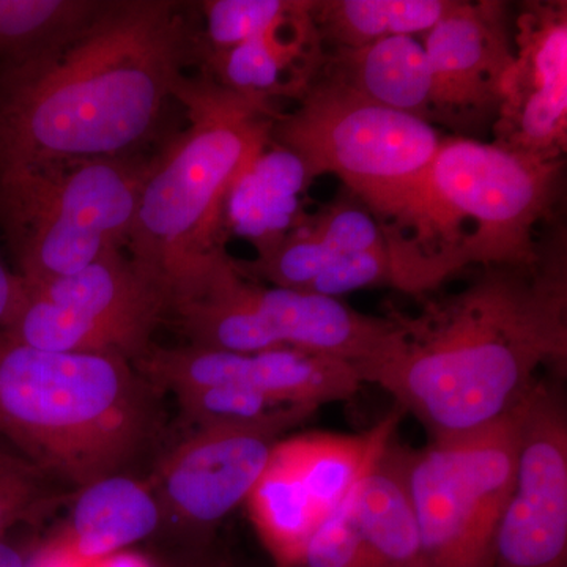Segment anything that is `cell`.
<instances>
[{
    "label": "cell",
    "instance_id": "obj_1",
    "mask_svg": "<svg viewBox=\"0 0 567 567\" xmlns=\"http://www.w3.org/2000/svg\"><path fill=\"white\" fill-rule=\"evenodd\" d=\"M532 264L484 267L458 292L395 312L401 336L364 383L385 390L431 442L476 434L522 404L543 368L567 361L565 229Z\"/></svg>",
    "mask_w": 567,
    "mask_h": 567
},
{
    "label": "cell",
    "instance_id": "obj_2",
    "mask_svg": "<svg viewBox=\"0 0 567 567\" xmlns=\"http://www.w3.org/2000/svg\"><path fill=\"white\" fill-rule=\"evenodd\" d=\"M203 59L196 3L111 0L66 47L0 71V174L133 155Z\"/></svg>",
    "mask_w": 567,
    "mask_h": 567
},
{
    "label": "cell",
    "instance_id": "obj_3",
    "mask_svg": "<svg viewBox=\"0 0 567 567\" xmlns=\"http://www.w3.org/2000/svg\"><path fill=\"white\" fill-rule=\"evenodd\" d=\"M563 173L565 159L445 136L423 171L360 200L415 246L435 289L472 265L535 262L543 248L536 226L550 218Z\"/></svg>",
    "mask_w": 567,
    "mask_h": 567
},
{
    "label": "cell",
    "instance_id": "obj_4",
    "mask_svg": "<svg viewBox=\"0 0 567 567\" xmlns=\"http://www.w3.org/2000/svg\"><path fill=\"white\" fill-rule=\"evenodd\" d=\"M174 99L185 107L189 125L153 156L125 246L134 262L166 289L171 303L224 246L227 194L270 144L279 114L227 91L204 71L182 78Z\"/></svg>",
    "mask_w": 567,
    "mask_h": 567
},
{
    "label": "cell",
    "instance_id": "obj_5",
    "mask_svg": "<svg viewBox=\"0 0 567 567\" xmlns=\"http://www.w3.org/2000/svg\"><path fill=\"white\" fill-rule=\"evenodd\" d=\"M148 386L122 354L50 352L0 330V436L81 488L140 450L153 421Z\"/></svg>",
    "mask_w": 567,
    "mask_h": 567
},
{
    "label": "cell",
    "instance_id": "obj_6",
    "mask_svg": "<svg viewBox=\"0 0 567 567\" xmlns=\"http://www.w3.org/2000/svg\"><path fill=\"white\" fill-rule=\"evenodd\" d=\"M153 158L78 159L0 174V229L25 284L125 248Z\"/></svg>",
    "mask_w": 567,
    "mask_h": 567
},
{
    "label": "cell",
    "instance_id": "obj_7",
    "mask_svg": "<svg viewBox=\"0 0 567 567\" xmlns=\"http://www.w3.org/2000/svg\"><path fill=\"white\" fill-rule=\"evenodd\" d=\"M192 346L256 353L298 349L353 364L364 375L385 361L401 334L395 312L357 311L339 298L260 286L221 249L188 297L171 306Z\"/></svg>",
    "mask_w": 567,
    "mask_h": 567
},
{
    "label": "cell",
    "instance_id": "obj_8",
    "mask_svg": "<svg viewBox=\"0 0 567 567\" xmlns=\"http://www.w3.org/2000/svg\"><path fill=\"white\" fill-rule=\"evenodd\" d=\"M522 405L476 434L406 447L421 567L486 566L516 480Z\"/></svg>",
    "mask_w": 567,
    "mask_h": 567
},
{
    "label": "cell",
    "instance_id": "obj_9",
    "mask_svg": "<svg viewBox=\"0 0 567 567\" xmlns=\"http://www.w3.org/2000/svg\"><path fill=\"white\" fill-rule=\"evenodd\" d=\"M169 306L162 284L125 248H112L78 274L24 282L21 303L2 331L35 349L117 353L134 363L151 349Z\"/></svg>",
    "mask_w": 567,
    "mask_h": 567
},
{
    "label": "cell",
    "instance_id": "obj_10",
    "mask_svg": "<svg viewBox=\"0 0 567 567\" xmlns=\"http://www.w3.org/2000/svg\"><path fill=\"white\" fill-rule=\"evenodd\" d=\"M443 140L431 123L320 81L293 111L276 115L270 132V141L295 153L312 181L336 175L358 199L423 171Z\"/></svg>",
    "mask_w": 567,
    "mask_h": 567
},
{
    "label": "cell",
    "instance_id": "obj_11",
    "mask_svg": "<svg viewBox=\"0 0 567 567\" xmlns=\"http://www.w3.org/2000/svg\"><path fill=\"white\" fill-rule=\"evenodd\" d=\"M395 409L361 434L309 432L276 443L246 503L276 567H295L312 536L347 502L395 439Z\"/></svg>",
    "mask_w": 567,
    "mask_h": 567
},
{
    "label": "cell",
    "instance_id": "obj_12",
    "mask_svg": "<svg viewBox=\"0 0 567 567\" xmlns=\"http://www.w3.org/2000/svg\"><path fill=\"white\" fill-rule=\"evenodd\" d=\"M484 567H567V410L546 379L522 405L516 480Z\"/></svg>",
    "mask_w": 567,
    "mask_h": 567
},
{
    "label": "cell",
    "instance_id": "obj_13",
    "mask_svg": "<svg viewBox=\"0 0 567 567\" xmlns=\"http://www.w3.org/2000/svg\"><path fill=\"white\" fill-rule=\"evenodd\" d=\"M152 386L177 394L210 386L257 391L278 406H311L349 401L363 385L353 364L298 349L256 353L186 346L152 349L134 363Z\"/></svg>",
    "mask_w": 567,
    "mask_h": 567
},
{
    "label": "cell",
    "instance_id": "obj_14",
    "mask_svg": "<svg viewBox=\"0 0 567 567\" xmlns=\"http://www.w3.org/2000/svg\"><path fill=\"white\" fill-rule=\"evenodd\" d=\"M442 125L470 137L494 126L516 61V13L507 2L456 0L424 35Z\"/></svg>",
    "mask_w": 567,
    "mask_h": 567
},
{
    "label": "cell",
    "instance_id": "obj_15",
    "mask_svg": "<svg viewBox=\"0 0 567 567\" xmlns=\"http://www.w3.org/2000/svg\"><path fill=\"white\" fill-rule=\"evenodd\" d=\"M494 144L537 159H565L567 3L527 2L516 13V61L492 126Z\"/></svg>",
    "mask_w": 567,
    "mask_h": 567
},
{
    "label": "cell",
    "instance_id": "obj_16",
    "mask_svg": "<svg viewBox=\"0 0 567 567\" xmlns=\"http://www.w3.org/2000/svg\"><path fill=\"white\" fill-rule=\"evenodd\" d=\"M316 412L284 406L259 424L199 429L164 462V505L188 524L207 527L223 520L246 502L276 443Z\"/></svg>",
    "mask_w": 567,
    "mask_h": 567
},
{
    "label": "cell",
    "instance_id": "obj_17",
    "mask_svg": "<svg viewBox=\"0 0 567 567\" xmlns=\"http://www.w3.org/2000/svg\"><path fill=\"white\" fill-rule=\"evenodd\" d=\"M309 6L311 0H300L297 9L256 39L205 59L204 73L227 91L271 110L275 99H300L327 51Z\"/></svg>",
    "mask_w": 567,
    "mask_h": 567
},
{
    "label": "cell",
    "instance_id": "obj_18",
    "mask_svg": "<svg viewBox=\"0 0 567 567\" xmlns=\"http://www.w3.org/2000/svg\"><path fill=\"white\" fill-rule=\"evenodd\" d=\"M315 81L431 125H442L431 63L424 44L415 37L327 50Z\"/></svg>",
    "mask_w": 567,
    "mask_h": 567
},
{
    "label": "cell",
    "instance_id": "obj_19",
    "mask_svg": "<svg viewBox=\"0 0 567 567\" xmlns=\"http://www.w3.org/2000/svg\"><path fill=\"white\" fill-rule=\"evenodd\" d=\"M405 457L406 447L394 439L347 499L372 567H421Z\"/></svg>",
    "mask_w": 567,
    "mask_h": 567
},
{
    "label": "cell",
    "instance_id": "obj_20",
    "mask_svg": "<svg viewBox=\"0 0 567 567\" xmlns=\"http://www.w3.org/2000/svg\"><path fill=\"white\" fill-rule=\"evenodd\" d=\"M312 182L295 153L265 148L235 181L224 213L257 254L267 251L305 221L303 196Z\"/></svg>",
    "mask_w": 567,
    "mask_h": 567
},
{
    "label": "cell",
    "instance_id": "obj_21",
    "mask_svg": "<svg viewBox=\"0 0 567 567\" xmlns=\"http://www.w3.org/2000/svg\"><path fill=\"white\" fill-rule=\"evenodd\" d=\"M159 518L158 502L144 484L111 475L81 488L69 532L59 543L92 566L151 536Z\"/></svg>",
    "mask_w": 567,
    "mask_h": 567
},
{
    "label": "cell",
    "instance_id": "obj_22",
    "mask_svg": "<svg viewBox=\"0 0 567 567\" xmlns=\"http://www.w3.org/2000/svg\"><path fill=\"white\" fill-rule=\"evenodd\" d=\"M456 0H311L309 14L327 50L361 48L427 33Z\"/></svg>",
    "mask_w": 567,
    "mask_h": 567
},
{
    "label": "cell",
    "instance_id": "obj_23",
    "mask_svg": "<svg viewBox=\"0 0 567 567\" xmlns=\"http://www.w3.org/2000/svg\"><path fill=\"white\" fill-rule=\"evenodd\" d=\"M111 0H0V71L61 50L99 20Z\"/></svg>",
    "mask_w": 567,
    "mask_h": 567
},
{
    "label": "cell",
    "instance_id": "obj_24",
    "mask_svg": "<svg viewBox=\"0 0 567 567\" xmlns=\"http://www.w3.org/2000/svg\"><path fill=\"white\" fill-rule=\"evenodd\" d=\"M300 0H205L197 2L203 22L204 59L256 39L297 9Z\"/></svg>",
    "mask_w": 567,
    "mask_h": 567
},
{
    "label": "cell",
    "instance_id": "obj_25",
    "mask_svg": "<svg viewBox=\"0 0 567 567\" xmlns=\"http://www.w3.org/2000/svg\"><path fill=\"white\" fill-rule=\"evenodd\" d=\"M185 415L199 429L244 427L262 423L276 410L265 395L249 388L210 386L175 394Z\"/></svg>",
    "mask_w": 567,
    "mask_h": 567
},
{
    "label": "cell",
    "instance_id": "obj_26",
    "mask_svg": "<svg viewBox=\"0 0 567 567\" xmlns=\"http://www.w3.org/2000/svg\"><path fill=\"white\" fill-rule=\"evenodd\" d=\"M50 503L39 470L0 453V537L20 522L40 516Z\"/></svg>",
    "mask_w": 567,
    "mask_h": 567
},
{
    "label": "cell",
    "instance_id": "obj_27",
    "mask_svg": "<svg viewBox=\"0 0 567 567\" xmlns=\"http://www.w3.org/2000/svg\"><path fill=\"white\" fill-rule=\"evenodd\" d=\"M295 567H372L349 503L346 502L312 536Z\"/></svg>",
    "mask_w": 567,
    "mask_h": 567
},
{
    "label": "cell",
    "instance_id": "obj_28",
    "mask_svg": "<svg viewBox=\"0 0 567 567\" xmlns=\"http://www.w3.org/2000/svg\"><path fill=\"white\" fill-rule=\"evenodd\" d=\"M24 295V281L0 259V330L7 327Z\"/></svg>",
    "mask_w": 567,
    "mask_h": 567
},
{
    "label": "cell",
    "instance_id": "obj_29",
    "mask_svg": "<svg viewBox=\"0 0 567 567\" xmlns=\"http://www.w3.org/2000/svg\"><path fill=\"white\" fill-rule=\"evenodd\" d=\"M28 567H91L85 566L80 559L74 558L73 555L62 546L61 543L52 544L51 547L44 548L40 551Z\"/></svg>",
    "mask_w": 567,
    "mask_h": 567
},
{
    "label": "cell",
    "instance_id": "obj_30",
    "mask_svg": "<svg viewBox=\"0 0 567 567\" xmlns=\"http://www.w3.org/2000/svg\"><path fill=\"white\" fill-rule=\"evenodd\" d=\"M91 567H151L144 558L137 557V555L125 554V551H118V554L111 555V557L102 559V561L95 563Z\"/></svg>",
    "mask_w": 567,
    "mask_h": 567
},
{
    "label": "cell",
    "instance_id": "obj_31",
    "mask_svg": "<svg viewBox=\"0 0 567 567\" xmlns=\"http://www.w3.org/2000/svg\"><path fill=\"white\" fill-rule=\"evenodd\" d=\"M0 567H28L20 551L0 539Z\"/></svg>",
    "mask_w": 567,
    "mask_h": 567
}]
</instances>
